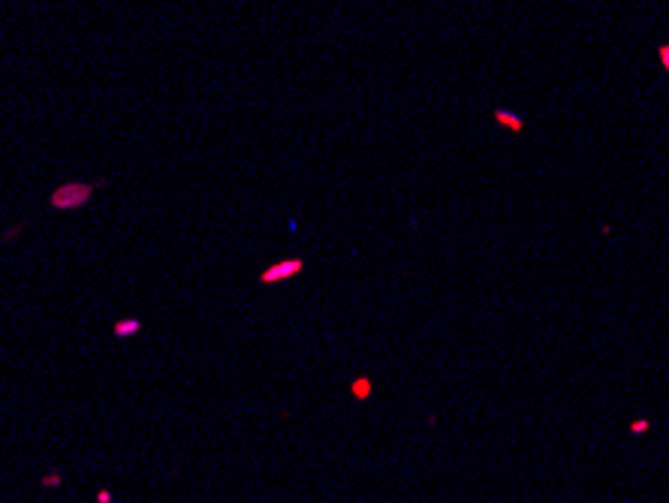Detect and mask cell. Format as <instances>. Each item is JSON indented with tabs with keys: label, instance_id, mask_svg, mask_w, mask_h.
Returning <instances> with one entry per match:
<instances>
[{
	"label": "cell",
	"instance_id": "cell-1",
	"mask_svg": "<svg viewBox=\"0 0 669 503\" xmlns=\"http://www.w3.org/2000/svg\"><path fill=\"white\" fill-rule=\"evenodd\" d=\"M305 271V259L299 256H290V259H278V262H271L269 269L260 271V284L271 286V284H284V280H293L295 274Z\"/></svg>",
	"mask_w": 669,
	"mask_h": 503
},
{
	"label": "cell",
	"instance_id": "cell-2",
	"mask_svg": "<svg viewBox=\"0 0 669 503\" xmlns=\"http://www.w3.org/2000/svg\"><path fill=\"white\" fill-rule=\"evenodd\" d=\"M94 190H97V184L90 187V184H64V187H58L55 193H51V205L55 208H82L90 196H94Z\"/></svg>",
	"mask_w": 669,
	"mask_h": 503
},
{
	"label": "cell",
	"instance_id": "cell-3",
	"mask_svg": "<svg viewBox=\"0 0 669 503\" xmlns=\"http://www.w3.org/2000/svg\"><path fill=\"white\" fill-rule=\"evenodd\" d=\"M491 118H495V124L509 130V133H522V130H524V118L515 115V112H509V109H495V112H491Z\"/></svg>",
	"mask_w": 669,
	"mask_h": 503
},
{
	"label": "cell",
	"instance_id": "cell-4",
	"mask_svg": "<svg viewBox=\"0 0 669 503\" xmlns=\"http://www.w3.org/2000/svg\"><path fill=\"white\" fill-rule=\"evenodd\" d=\"M350 392H353V398L368 401L371 398V380L368 377H356L353 383H350Z\"/></svg>",
	"mask_w": 669,
	"mask_h": 503
},
{
	"label": "cell",
	"instance_id": "cell-5",
	"mask_svg": "<svg viewBox=\"0 0 669 503\" xmlns=\"http://www.w3.org/2000/svg\"><path fill=\"white\" fill-rule=\"evenodd\" d=\"M139 329H142L139 319H124V323L115 326V334H118V338H124V334H133V332H139Z\"/></svg>",
	"mask_w": 669,
	"mask_h": 503
},
{
	"label": "cell",
	"instance_id": "cell-6",
	"mask_svg": "<svg viewBox=\"0 0 669 503\" xmlns=\"http://www.w3.org/2000/svg\"><path fill=\"white\" fill-rule=\"evenodd\" d=\"M648 428H651V422H648V419H642V416L630 422V434H645Z\"/></svg>",
	"mask_w": 669,
	"mask_h": 503
},
{
	"label": "cell",
	"instance_id": "cell-7",
	"mask_svg": "<svg viewBox=\"0 0 669 503\" xmlns=\"http://www.w3.org/2000/svg\"><path fill=\"white\" fill-rule=\"evenodd\" d=\"M657 58H660V66H664V70L669 73V42H666V45H660V49H657Z\"/></svg>",
	"mask_w": 669,
	"mask_h": 503
}]
</instances>
